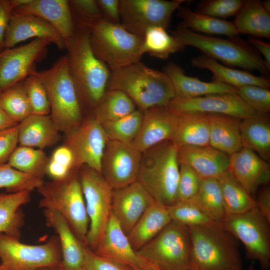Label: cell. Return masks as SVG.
<instances>
[{
  "instance_id": "36",
  "label": "cell",
  "mask_w": 270,
  "mask_h": 270,
  "mask_svg": "<svg viewBox=\"0 0 270 270\" xmlns=\"http://www.w3.org/2000/svg\"><path fill=\"white\" fill-rule=\"evenodd\" d=\"M190 200L214 222L222 224L227 215L216 178L202 179L198 192Z\"/></svg>"
},
{
  "instance_id": "15",
  "label": "cell",
  "mask_w": 270,
  "mask_h": 270,
  "mask_svg": "<svg viewBox=\"0 0 270 270\" xmlns=\"http://www.w3.org/2000/svg\"><path fill=\"white\" fill-rule=\"evenodd\" d=\"M50 44L47 39L36 38L0 52V92L34 74L37 72L36 63L46 58Z\"/></svg>"
},
{
  "instance_id": "3",
  "label": "cell",
  "mask_w": 270,
  "mask_h": 270,
  "mask_svg": "<svg viewBox=\"0 0 270 270\" xmlns=\"http://www.w3.org/2000/svg\"><path fill=\"white\" fill-rule=\"evenodd\" d=\"M178 148L170 140L142 152L136 181L156 202L168 207L176 202L180 166Z\"/></svg>"
},
{
  "instance_id": "46",
  "label": "cell",
  "mask_w": 270,
  "mask_h": 270,
  "mask_svg": "<svg viewBox=\"0 0 270 270\" xmlns=\"http://www.w3.org/2000/svg\"><path fill=\"white\" fill-rule=\"evenodd\" d=\"M35 74L29 76L24 80L32 114L50 115V107L46 90Z\"/></svg>"
},
{
  "instance_id": "61",
  "label": "cell",
  "mask_w": 270,
  "mask_h": 270,
  "mask_svg": "<svg viewBox=\"0 0 270 270\" xmlns=\"http://www.w3.org/2000/svg\"><path fill=\"white\" fill-rule=\"evenodd\" d=\"M248 270H254V268L253 264H251L249 267Z\"/></svg>"
},
{
  "instance_id": "11",
  "label": "cell",
  "mask_w": 270,
  "mask_h": 270,
  "mask_svg": "<svg viewBox=\"0 0 270 270\" xmlns=\"http://www.w3.org/2000/svg\"><path fill=\"white\" fill-rule=\"evenodd\" d=\"M0 266L4 270H40L62 266V254L56 235L33 245L0 233Z\"/></svg>"
},
{
  "instance_id": "10",
  "label": "cell",
  "mask_w": 270,
  "mask_h": 270,
  "mask_svg": "<svg viewBox=\"0 0 270 270\" xmlns=\"http://www.w3.org/2000/svg\"><path fill=\"white\" fill-rule=\"evenodd\" d=\"M89 218L88 246L94 251L100 244L111 216L113 189L102 174L86 166L78 171Z\"/></svg>"
},
{
  "instance_id": "63",
  "label": "cell",
  "mask_w": 270,
  "mask_h": 270,
  "mask_svg": "<svg viewBox=\"0 0 270 270\" xmlns=\"http://www.w3.org/2000/svg\"><path fill=\"white\" fill-rule=\"evenodd\" d=\"M0 270H4L2 267L0 266Z\"/></svg>"
},
{
  "instance_id": "34",
  "label": "cell",
  "mask_w": 270,
  "mask_h": 270,
  "mask_svg": "<svg viewBox=\"0 0 270 270\" xmlns=\"http://www.w3.org/2000/svg\"><path fill=\"white\" fill-rule=\"evenodd\" d=\"M30 192L0 194V233L20 240L24 217L20 208L30 201Z\"/></svg>"
},
{
  "instance_id": "48",
  "label": "cell",
  "mask_w": 270,
  "mask_h": 270,
  "mask_svg": "<svg viewBox=\"0 0 270 270\" xmlns=\"http://www.w3.org/2000/svg\"><path fill=\"white\" fill-rule=\"evenodd\" d=\"M237 94L258 113L268 114L270 112V90L256 86H245L237 88Z\"/></svg>"
},
{
  "instance_id": "44",
  "label": "cell",
  "mask_w": 270,
  "mask_h": 270,
  "mask_svg": "<svg viewBox=\"0 0 270 270\" xmlns=\"http://www.w3.org/2000/svg\"><path fill=\"white\" fill-rule=\"evenodd\" d=\"M166 208L172 220L188 227L204 226L214 222L190 200L177 202Z\"/></svg>"
},
{
  "instance_id": "6",
  "label": "cell",
  "mask_w": 270,
  "mask_h": 270,
  "mask_svg": "<svg viewBox=\"0 0 270 270\" xmlns=\"http://www.w3.org/2000/svg\"><path fill=\"white\" fill-rule=\"evenodd\" d=\"M36 190L41 196L38 207L60 213L77 238L87 245L90 222L78 172L44 182Z\"/></svg>"
},
{
  "instance_id": "4",
  "label": "cell",
  "mask_w": 270,
  "mask_h": 270,
  "mask_svg": "<svg viewBox=\"0 0 270 270\" xmlns=\"http://www.w3.org/2000/svg\"><path fill=\"white\" fill-rule=\"evenodd\" d=\"M189 228L190 266L197 270H244L238 240L222 224Z\"/></svg>"
},
{
  "instance_id": "49",
  "label": "cell",
  "mask_w": 270,
  "mask_h": 270,
  "mask_svg": "<svg viewBox=\"0 0 270 270\" xmlns=\"http://www.w3.org/2000/svg\"><path fill=\"white\" fill-rule=\"evenodd\" d=\"M179 166L176 202L190 200L198 192L202 180L199 175L188 165L179 164Z\"/></svg>"
},
{
  "instance_id": "30",
  "label": "cell",
  "mask_w": 270,
  "mask_h": 270,
  "mask_svg": "<svg viewBox=\"0 0 270 270\" xmlns=\"http://www.w3.org/2000/svg\"><path fill=\"white\" fill-rule=\"evenodd\" d=\"M209 122V145L229 156L242 148L240 134L241 120L233 116L207 114Z\"/></svg>"
},
{
  "instance_id": "32",
  "label": "cell",
  "mask_w": 270,
  "mask_h": 270,
  "mask_svg": "<svg viewBox=\"0 0 270 270\" xmlns=\"http://www.w3.org/2000/svg\"><path fill=\"white\" fill-rule=\"evenodd\" d=\"M268 114L241 120L240 134L242 148L254 152L266 162L270 160V122Z\"/></svg>"
},
{
  "instance_id": "56",
  "label": "cell",
  "mask_w": 270,
  "mask_h": 270,
  "mask_svg": "<svg viewBox=\"0 0 270 270\" xmlns=\"http://www.w3.org/2000/svg\"><path fill=\"white\" fill-rule=\"evenodd\" d=\"M18 124L10 119L0 107V130L13 127Z\"/></svg>"
},
{
  "instance_id": "39",
  "label": "cell",
  "mask_w": 270,
  "mask_h": 270,
  "mask_svg": "<svg viewBox=\"0 0 270 270\" xmlns=\"http://www.w3.org/2000/svg\"><path fill=\"white\" fill-rule=\"evenodd\" d=\"M185 47L174 36L168 34L166 29L154 26L146 32L140 52L142 56L148 53L150 56L165 60L171 54L184 50Z\"/></svg>"
},
{
  "instance_id": "55",
  "label": "cell",
  "mask_w": 270,
  "mask_h": 270,
  "mask_svg": "<svg viewBox=\"0 0 270 270\" xmlns=\"http://www.w3.org/2000/svg\"><path fill=\"white\" fill-rule=\"evenodd\" d=\"M248 43L257 49L262 55L267 70H270V44L258 38L252 37L248 38Z\"/></svg>"
},
{
  "instance_id": "8",
  "label": "cell",
  "mask_w": 270,
  "mask_h": 270,
  "mask_svg": "<svg viewBox=\"0 0 270 270\" xmlns=\"http://www.w3.org/2000/svg\"><path fill=\"white\" fill-rule=\"evenodd\" d=\"M89 39L94 55L111 72L138 62L142 56L140 50L143 37L104 18L90 28Z\"/></svg>"
},
{
  "instance_id": "52",
  "label": "cell",
  "mask_w": 270,
  "mask_h": 270,
  "mask_svg": "<svg viewBox=\"0 0 270 270\" xmlns=\"http://www.w3.org/2000/svg\"><path fill=\"white\" fill-rule=\"evenodd\" d=\"M103 18L114 24H120V0H96Z\"/></svg>"
},
{
  "instance_id": "24",
  "label": "cell",
  "mask_w": 270,
  "mask_h": 270,
  "mask_svg": "<svg viewBox=\"0 0 270 270\" xmlns=\"http://www.w3.org/2000/svg\"><path fill=\"white\" fill-rule=\"evenodd\" d=\"M179 164L192 168L202 178H218L229 170V155L213 147L184 146L178 148Z\"/></svg>"
},
{
  "instance_id": "47",
  "label": "cell",
  "mask_w": 270,
  "mask_h": 270,
  "mask_svg": "<svg viewBox=\"0 0 270 270\" xmlns=\"http://www.w3.org/2000/svg\"><path fill=\"white\" fill-rule=\"evenodd\" d=\"M244 0H203L196 4V12L222 19L236 16Z\"/></svg>"
},
{
  "instance_id": "17",
  "label": "cell",
  "mask_w": 270,
  "mask_h": 270,
  "mask_svg": "<svg viewBox=\"0 0 270 270\" xmlns=\"http://www.w3.org/2000/svg\"><path fill=\"white\" fill-rule=\"evenodd\" d=\"M178 112H198L229 116L242 120L258 115L236 94H216L182 98L175 96L166 106Z\"/></svg>"
},
{
  "instance_id": "33",
  "label": "cell",
  "mask_w": 270,
  "mask_h": 270,
  "mask_svg": "<svg viewBox=\"0 0 270 270\" xmlns=\"http://www.w3.org/2000/svg\"><path fill=\"white\" fill-rule=\"evenodd\" d=\"M176 10L177 15L182 18L178 27L205 35H224L232 38L239 34L233 22L198 13L188 6H180Z\"/></svg>"
},
{
  "instance_id": "57",
  "label": "cell",
  "mask_w": 270,
  "mask_h": 270,
  "mask_svg": "<svg viewBox=\"0 0 270 270\" xmlns=\"http://www.w3.org/2000/svg\"><path fill=\"white\" fill-rule=\"evenodd\" d=\"M32 0H10V6L12 10L20 6L28 4Z\"/></svg>"
},
{
  "instance_id": "59",
  "label": "cell",
  "mask_w": 270,
  "mask_h": 270,
  "mask_svg": "<svg viewBox=\"0 0 270 270\" xmlns=\"http://www.w3.org/2000/svg\"><path fill=\"white\" fill-rule=\"evenodd\" d=\"M40 270H66L64 268L61 266H54L50 268H45L40 269Z\"/></svg>"
},
{
  "instance_id": "38",
  "label": "cell",
  "mask_w": 270,
  "mask_h": 270,
  "mask_svg": "<svg viewBox=\"0 0 270 270\" xmlns=\"http://www.w3.org/2000/svg\"><path fill=\"white\" fill-rule=\"evenodd\" d=\"M136 109L132 100L124 92L107 90L92 114L102 124L125 116Z\"/></svg>"
},
{
  "instance_id": "22",
  "label": "cell",
  "mask_w": 270,
  "mask_h": 270,
  "mask_svg": "<svg viewBox=\"0 0 270 270\" xmlns=\"http://www.w3.org/2000/svg\"><path fill=\"white\" fill-rule=\"evenodd\" d=\"M32 38L47 39L60 50L66 48L64 40L50 24L38 17L12 12L5 34L4 48H14L17 44Z\"/></svg>"
},
{
  "instance_id": "29",
  "label": "cell",
  "mask_w": 270,
  "mask_h": 270,
  "mask_svg": "<svg viewBox=\"0 0 270 270\" xmlns=\"http://www.w3.org/2000/svg\"><path fill=\"white\" fill-rule=\"evenodd\" d=\"M192 65L200 69H206L212 74V81L238 88L245 86H256L268 89L270 81L264 76H258L246 71L234 69L220 64L216 60L206 56L190 60Z\"/></svg>"
},
{
  "instance_id": "54",
  "label": "cell",
  "mask_w": 270,
  "mask_h": 270,
  "mask_svg": "<svg viewBox=\"0 0 270 270\" xmlns=\"http://www.w3.org/2000/svg\"><path fill=\"white\" fill-rule=\"evenodd\" d=\"M256 206L261 214L270 223V187L264 186L258 192Z\"/></svg>"
},
{
  "instance_id": "27",
  "label": "cell",
  "mask_w": 270,
  "mask_h": 270,
  "mask_svg": "<svg viewBox=\"0 0 270 270\" xmlns=\"http://www.w3.org/2000/svg\"><path fill=\"white\" fill-rule=\"evenodd\" d=\"M20 146L42 150L60 140V132L50 115L31 114L18 123Z\"/></svg>"
},
{
  "instance_id": "26",
  "label": "cell",
  "mask_w": 270,
  "mask_h": 270,
  "mask_svg": "<svg viewBox=\"0 0 270 270\" xmlns=\"http://www.w3.org/2000/svg\"><path fill=\"white\" fill-rule=\"evenodd\" d=\"M162 72L170 79L176 96L193 98L216 94H237V88L235 87L212 81L206 82L186 76L184 70L172 62L168 63Z\"/></svg>"
},
{
  "instance_id": "60",
  "label": "cell",
  "mask_w": 270,
  "mask_h": 270,
  "mask_svg": "<svg viewBox=\"0 0 270 270\" xmlns=\"http://www.w3.org/2000/svg\"><path fill=\"white\" fill-rule=\"evenodd\" d=\"M128 270H160L159 268H158L156 266H153L148 269H134V268H128Z\"/></svg>"
},
{
  "instance_id": "62",
  "label": "cell",
  "mask_w": 270,
  "mask_h": 270,
  "mask_svg": "<svg viewBox=\"0 0 270 270\" xmlns=\"http://www.w3.org/2000/svg\"><path fill=\"white\" fill-rule=\"evenodd\" d=\"M190 270H197L195 268H194L192 267V266H190Z\"/></svg>"
},
{
  "instance_id": "28",
  "label": "cell",
  "mask_w": 270,
  "mask_h": 270,
  "mask_svg": "<svg viewBox=\"0 0 270 270\" xmlns=\"http://www.w3.org/2000/svg\"><path fill=\"white\" fill-rule=\"evenodd\" d=\"M174 112L178 116L177 124L170 140L178 148L184 146L209 145L210 128L207 114Z\"/></svg>"
},
{
  "instance_id": "58",
  "label": "cell",
  "mask_w": 270,
  "mask_h": 270,
  "mask_svg": "<svg viewBox=\"0 0 270 270\" xmlns=\"http://www.w3.org/2000/svg\"><path fill=\"white\" fill-rule=\"evenodd\" d=\"M262 5L264 10L269 14H270V0H265L262 2Z\"/></svg>"
},
{
  "instance_id": "40",
  "label": "cell",
  "mask_w": 270,
  "mask_h": 270,
  "mask_svg": "<svg viewBox=\"0 0 270 270\" xmlns=\"http://www.w3.org/2000/svg\"><path fill=\"white\" fill-rule=\"evenodd\" d=\"M48 160L49 157L42 150L19 146L7 162L22 172L43 180L46 174Z\"/></svg>"
},
{
  "instance_id": "1",
  "label": "cell",
  "mask_w": 270,
  "mask_h": 270,
  "mask_svg": "<svg viewBox=\"0 0 270 270\" xmlns=\"http://www.w3.org/2000/svg\"><path fill=\"white\" fill-rule=\"evenodd\" d=\"M90 30L76 28L66 43L69 71L82 110L92 112L106 92L111 72L94 54Z\"/></svg>"
},
{
  "instance_id": "23",
  "label": "cell",
  "mask_w": 270,
  "mask_h": 270,
  "mask_svg": "<svg viewBox=\"0 0 270 270\" xmlns=\"http://www.w3.org/2000/svg\"><path fill=\"white\" fill-rule=\"evenodd\" d=\"M13 13L44 20L56 28L66 43L75 32L68 0H32L28 4L14 10Z\"/></svg>"
},
{
  "instance_id": "5",
  "label": "cell",
  "mask_w": 270,
  "mask_h": 270,
  "mask_svg": "<svg viewBox=\"0 0 270 270\" xmlns=\"http://www.w3.org/2000/svg\"><path fill=\"white\" fill-rule=\"evenodd\" d=\"M46 90L50 116L60 132L65 134L83 120V111L71 78L66 54L59 58L48 69L36 72Z\"/></svg>"
},
{
  "instance_id": "16",
  "label": "cell",
  "mask_w": 270,
  "mask_h": 270,
  "mask_svg": "<svg viewBox=\"0 0 270 270\" xmlns=\"http://www.w3.org/2000/svg\"><path fill=\"white\" fill-rule=\"evenodd\" d=\"M142 152L131 143L108 140L101 162V174L114 189L136 181Z\"/></svg>"
},
{
  "instance_id": "25",
  "label": "cell",
  "mask_w": 270,
  "mask_h": 270,
  "mask_svg": "<svg viewBox=\"0 0 270 270\" xmlns=\"http://www.w3.org/2000/svg\"><path fill=\"white\" fill-rule=\"evenodd\" d=\"M46 225L52 228L59 239L62 254V266L66 270H82L86 244L74 234L58 212L44 210Z\"/></svg>"
},
{
  "instance_id": "2",
  "label": "cell",
  "mask_w": 270,
  "mask_h": 270,
  "mask_svg": "<svg viewBox=\"0 0 270 270\" xmlns=\"http://www.w3.org/2000/svg\"><path fill=\"white\" fill-rule=\"evenodd\" d=\"M107 90L124 92L142 112L153 106H166L176 96L168 77L140 61L111 72Z\"/></svg>"
},
{
  "instance_id": "37",
  "label": "cell",
  "mask_w": 270,
  "mask_h": 270,
  "mask_svg": "<svg viewBox=\"0 0 270 270\" xmlns=\"http://www.w3.org/2000/svg\"><path fill=\"white\" fill-rule=\"evenodd\" d=\"M216 178L220 187L227 215L242 214L256 206V200L229 170Z\"/></svg>"
},
{
  "instance_id": "35",
  "label": "cell",
  "mask_w": 270,
  "mask_h": 270,
  "mask_svg": "<svg viewBox=\"0 0 270 270\" xmlns=\"http://www.w3.org/2000/svg\"><path fill=\"white\" fill-rule=\"evenodd\" d=\"M233 22L239 34L270 38V14L264 10L262 1L244 0Z\"/></svg>"
},
{
  "instance_id": "9",
  "label": "cell",
  "mask_w": 270,
  "mask_h": 270,
  "mask_svg": "<svg viewBox=\"0 0 270 270\" xmlns=\"http://www.w3.org/2000/svg\"><path fill=\"white\" fill-rule=\"evenodd\" d=\"M192 240L190 228L172 220L137 254L160 270H190Z\"/></svg>"
},
{
  "instance_id": "13",
  "label": "cell",
  "mask_w": 270,
  "mask_h": 270,
  "mask_svg": "<svg viewBox=\"0 0 270 270\" xmlns=\"http://www.w3.org/2000/svg\"><path fill=\"white\" fill-rule=\"evenodd\" d=\"M184 0H120V24L128 31L143 37L146 30L167 29L174 12Z\"/></svg>"
},
{
  "instance_id": "18",
  "label": "cell",
  "mask_w": 270,
  "mask_h": 270,
  "mask_svg": "<svg viewBox=\"0 0 270 270\" xmlns=\"http://www.w3.org/2000/svg\"><path fill=\"white\" fill-rule=\"evenodd\" d=\"M96 254L128 268L148 269L155 266L140 256L127 235L112 214Z\"/></svg>"
},
{
  "instance_id": "12",
  "label": "cell",
  "mask_w": 270,
  "mask_h": 270,
  "mask_svg": "<svg viewBox=\"0 0 270 270\" xmlns=\"http://www.w3.org/2000/svg\"><path fill=\"white\" fill-rule=\"evenodd\" d=\"M270 224L256 206L242 214L226 215L222 223L244 246L248 258L264 270L270 268Z\"/></svg>"
},
{
  "instance_id": "45",
  "label": "cell",
  "mask_w": 270,
  "mask_h": 270,
  "mask_svg": "<svg viewBox=\"0 0 270 270\" xmlns=\"http://www.w3.org/2000/svg\"><path fill=\"white\" fill-rule=\"evenodd\" d=\"M75 28H90L103 18L96 0H68Z\"/></svg>"
},
{
  "instance_id": "42",
  "label": "cell",
  "mask_w": 270,
  "mask_h": 270,
  "mask_svg": "<svg viewBox=\"0 0 270 270\" xmlns=\"http://www.w3.org/2000/svg\"><path fill=\"white\" fill-rule=\"evenodd\" d=\"M143 115L137 108L125 116L101 124L108 140L131 143L140 130Z\"/></svg>"
},
{
  "instance_id": "31",
  "label": "cell",
  "mask_w": 270,
  "mask_h": 270,
  "mask_svg": "<svg viewBox=\"0 0 270 270\" xmlns=\"http://www.w3.org/2000/svg\"><path fill=\"white\" fill-rule=\"evenodd\" d=\"M171 221L166 207L154 200L127 234L132 248L140 250Z\"/></svg>"
},
{
  "instance_id": "53",
  "label": "cell",
  "mask_w": 270,
  "mask_h": 270,
  "mask_svg": "<svg viewBox=\"0 0 270 270\" xmlns=\"http://www.w3.org/2000/svg\"><path fill=\"white\" fill-rule=\"evenodd\" d=\"M12 12L10 0H0V52L5 49V34Z\"/></svg>"
},
{
  "instance_id": "20",
  "label": "cell",
  "mask_w": 270,
  "mask_h": 270,
  "mask_svg": "<svg viewBox=\"0 0 270 270\" xmlns=\"http://www.w3.org/2000/svg\"><path fill=\"white\" fill-rule=\"evenodd\" d=\"M140 130L131 142L142 152L151 147L170 140L176 128V113L166 106H155L143 112Z\"/></svg>"
},
{
  "instance_id": "51",
  "label": "cell",
  "mask_w": 270,
  "mask_h": 270,
  "mask_svg": "<svg viewBox=\"0 0 270 270\" xmlns=\"http://www.w3.org/2000/svg\"><path fill=\"white\" fill-rule=\"evenodd\" d=\"M18 124L0 130V166L6 163L18 144Z\"/></svg>"
},
{
  "instance_id": "50",
  "label": "cell",
  "mask_w": 270,
  "mask_h": 270,
  "mask_svg": "<svg viewBox=\"0 0 270 270\" xmlns=\"http://www.w3.org/2000/svg\"><path fill=\"white\" fill-rule=\"evenodd\" d=\"M128 268L96 254L88 246L85 248L82 270H128Z\"/></svg>"
},
{
  "instance_id": "7",
  "label": "cell",
  "mask_w": 270,
  "mask_h": 270,
  "mask_svg": "<svg viewBox=\"0 0 270 270\" xmlns=\"http://www.w3.org/2000/svg\"><path fill=\"white\" fill-rule=\"evenodd\" d=\"M170 32L184 46L194 47L204 54L228 66L256 70L263 74L269 72L258 52L248 42L237 36L218 38L178 26Z\"/></svg>"
},
{
  "instance_id": "41",
  "label": "cell",
  "mask_w": 270,
  "mask_h": 270,
  "mask_svg": "<svg viewBox=\"0 0 270 270\" xmlns=\"http://www.w3.org/2000/svg\"><path fill=\"white\" fill-rule=\"evenodd\" d=\"M24 80L0 92V107L10 119L17 123L32 114Z\"/></svg>"
},
{
  "instance_id": "43",
  "label": "cell",
  "mask_w": 270,
  "mask_h": 270,
  "mask_svg": "<svg viewBox=\"0 0 270 270\" xmlns=\"http://www.w3.org/2000/svg\"><path fill=\"white\" fill-rule=\"evenodd\" d=\"M44 181L22 172L8 162L0 166V188L8 193L22 191L31 192L41 186Z\"/></svg>"
},
{
  "instance_id": "21",
  "label": "cell",
  "mask_w": 270,
  "mask_h": 270,
  "mask_svg": "<svg viewBox=\"0 0 270 270\" xmlns=\"http://www.w3.org/2000/svg\"><path fill=\"white\" fill-rule=\"evenodd\" d=\"M229 171L250 195L270 180L269 162L246 148L230 156Z\"/></svg>"
},
{
  "instance_id": "14",
  "label": "cell",
  "mask_w": 270,
  "mask_h": 270,
  "mask_svg": "<svg viewBox=\"0 0 270 270\" xmlns=\"http://www.w3.org/2000/svg\"><path fill=\"white\" fill-rule=\"evenodd\" d=\"M63 145L73 157L74 170L86 165L101 173V162L108 140L102 124L92 114L65 134Z\"/></svg>"
},
{
  "instance_id": "19",
  "label": "cell",
  "mask_w": 270,
  "mask_h": 270,
  "mask_svg": "<svg viewBox=\"0 0 270 270\" xmlns=\"http://www.w3.org/2000/svg\"><path fill=\"white\" fill-rule=\"evenodd\" d=\"M154 201L137 181L114 189L112 212L127 235L148 206Z\"/></svg>"
}]
</instances>
